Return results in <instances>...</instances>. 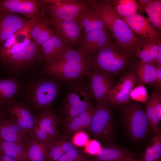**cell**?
<instances>
[{
	"label": "cell",
	"mask_w": 161,
	"mask_h": 161,
	"mask_svg": "<svg viewBox=\"0 0 161 161\" xmlns=\"http://www.w3.org/2000/svg\"><path fill=\"white\" fill-rule=\"evenodd\" d=\"M28 136L36 141L50 143L54 139H52L45 130L35 125Z\"/></svg>",
	"instance_id": "obj_36"
},
{
	"label": "cell",
	"mask_w": 161,
	"mask_h": 161,
	"mask_svg": "<svg viewBox=\"0 0 161 161\" xmlns=\"http://www.w3.org/2000/svg\"><path fill=\"white\" fill-rule=\"evenodd\" d=\"M1 106L0 105V118L5 114V112Z\"/></svg>",
	"instance_id": "obj_48"
},
{
	"label": "cell",
	"mask_w": 161,
	"mask_h": 161,
	"mask_svg": "<svg viewBox=\"0 0 161 161\" xmlns=\"http://www.w3.org/2000/svg\"><path fill=\"white\" fill-rule=\"evenodd\" d=\"M76 19L84 34L92 31L106 30L107 28L100 16L91 5Z\"/></svg>",
	"instance_id": "obj_20"
},
{
	"label": "cell",
	"mask_w": 161,
	"mask_h": 161,
	"mask_svg": "<svg viewBox=\"0 0 161 161\" xmlns=\"http://www.w3.org/2000/svg\"><path fill=\"white\" fill-rule=\"evenodd\" d=\"M42 59L40 47L32 41L23 50L13 55L3 61L15 72L27 69L37 60Z\"/></svg>",
	"instance_id": "obj_7"
},
{
	"label": "cell",
	"mask_w": 161,
	"mask_h": 161,
	"mask_svg": "<svg viewBox=\"0 0 161 161\" xmlns=\"http://www.w3.org/2000/svg\"><path fill=\"white\" fill-rule=\"evenodd\" d=\"M157 77L156 81V87L160 90L161 87V66L157 65L156 66Z\"/></svg>",
	"instance_id": "obj_43"
},
{
	"label": "cell",
	"mask_w": 161,
	"mask_h": 161,
	"mask_svg": "<svg viewBox=\"0 0 161 161\" xmlns=\"http://www.w3.org/2000/svg\"><path fill=\"white\" fill-rule=\"evenodd\" d=\"M1 139L0 138V151H1Z\"/></svg>",
	"instance_id": "obj_49"
},
{
	"label": "cell",
	"mask_w": 161,
	"mask_h": 161,
	"mask_svg": "<svg viewBox=\"0 0 161 161\" xmlns=\"http://www.w3.org/2000/svg\"><path fill=\"white\" fill-rule=\"evenodd\" d=\"M19 31L11 35L1 45L0 47V54L4 52L15 44L17 42V35Z\"/></svg>",
	"instance_id": "obj_42"
},
{
	"label": "cell",
	"mask_w": 161,
	"mask_h": 161,
	"mask_svg": "<svg viewBox=\"0 0 161 161\" xmlns=\"http://www.w3.org/2000/svg\"><path fill=\"white\" fill-rule=\"evenodd\" d=\"M9 116L29 135L35 126L37 120L25 106L15 102L6 111Z\"/></svg>",
	"instance_id": "obj_15"
},
{
	"label": "cell",
	"mask_w": 161,
	"mask_h": 161,
	"mask_svg": "<svg viewBox=\"0 0 161 161\" xmlns=\"http://www.w3.org/2000/svg\"><path fill=\"white\" fill-rule=\"evenodd\" d=\"M0 161H16L4 154L1 150L0 151Z\"/></svg>",
	"instance_id": "obj_45"
},
{
	"label": "cell",
	"mask_w": 161,
	"mask_h": 161,
	"mask_svg": "<svg viewBox=\"0 0 161 161\" xmlns=\"http://www.w3.org/2000/svg\"><path fill=\"white\" fill-rule=\"evenodd\" d=\"M65 105L67 114L66 120L78 116L92 105L88 101L85 92L80 89L69 92L66 97Z\"/></svg>",
	"instance_id": "obj_16"
},
{
	"label": "cell",
	"mask_w": 161,
	"mask_h": 161,
	"mask_svg": "<svg viewBox=\"0 0 161 161\" xmlns=\"http://www.w3.org/2000/svg\"><path fill=\"white\" fill-rule=\"evenodd\" d=\"M25 140L28 161H47L49 143L35 141L27 135Z\"/></svg>",
	"instance_id": "obj_22"
},
{
	"label": "cell",
	"mask_w": 161,
	"mask_h": 161,
	"mask_svg": "<svg viewBox=\"0 0 161 161\" xmlns=\"http://www.w3.org/2000/svg\"><path fill=\"white\" fill-rule=\"evenodd\" d=\"M122 18L134 34L141 39H148L160 42V32L154 27L148 18L137 13Z\"/></svg>",
	"instance_id": "obj_10"
},
{
	"label": "cell",
	"mask_w": 161,
	"mask_h": 161,
	"mask_svg": "<svg viewBox=\"0 0 161 161\" xmlns=\"http://www.w3.org/2000/svg\"><path fill=\"white\" fill-rule=\"evenodd\" d=\"M95 109L92 105L78 116L66 120L67 128L72 132L81 131L86 128L89 129L92 122Z\"/></svg>",
	"instance_id": "obj_24"
},
{
	"label": "cell",
	"mask_w": 161,
	"mask_h": 161,
	"mask_svg": "<svg viewBox=\"0 0 161 161\" xmlns=\"http://www.w3.org/2000/svg\"><path fill=\"white\" fill-rule=\"evenodd\" d=\"M82 161H83V160H82Z\"/></svg>",
	"instance_id": "obj_50"
},
{
	"label": "cell",
	"mask_w": 161,
	"mask_h": 161,
	"mask_svg": "<svg viewBox=\"0 0 161 161\" xmlns=\"http://www.w3.org/2000/svg\"><path fill=\"white\" fill-rule=\"evenodd\" d=\"M111 46L110 43L90 57L91 68L110 76L117 74L125 68L127 62L126 54Z\"/></svg>",
	"instance_id": "obj_3"
},
{
	"label": "cell",
	"mask_w": 161,
	"mask_h": 161,
	"mask_svg": "<svg viewBox=\"0 0 161 161\" xmlns=\"http://www.w3.org/2000/svg\"><path fill=\"white\" fill-rule=\"evenodd\" d=\"M91 69L90 62L77 63L53 59L45 62L41 73L67 81L87 75Z\"/></svg>",
	"instance_id": "obj_5"
},
{
	"label": "cell",
	"mask_w": 161,
	"mask_h": 161,
	"mask_svg": "<svg viewBox=\"0 0 161 161\" xmlns=\"http://www.w3.org/2000/svg\"><path fill=\"white\" fill-rule=\"evenodd\" d=\"M131 100L119 105L126 131L133 139L139 140L145 137L151 129L145 111L138 103Z\"/></svg>",
	"instance_id": "obj_2"
},
{
	"label": "cell",
	"mask_w": 161,
	"mask_h": 161,
	"mask_svg": "<svg viewBox=\"0 0 161 161\" xmlns=\"http://www.w3.org/2000/svg\"><path fill=\"white\" fill-rule=\"evenodd\" d=\"M111 1L115 10L121 17L132 15L137 13L139 9L138 3L134 0Z\"/></svg>",
	"instance_id": "obj_30"
},
{
	"label": "cell",
	"mask_w": 161,
	"mask_h": 161,
	"mask_svg": "<svg viewBox=\"0 0 161 161\" xmlns=\"http://www.w3.org/2000/svg\"><path fill=\"white\" fill-rule=\"evenodd\" d=\"M32 41L30 34L24 41L16 43L12 47L4 52L0 54V58L3 61L11 55L17 53L25 48Z\"/></svg>",
	"instance_id": "obj_34"
},
{
	"label": "cell",
	"mask_w": 161,
	"mask_h": 161,
	"mask_svg": "<svg viewBox=\"0 0 161 161\" xmlns=\"http://www.w3.org/2000/svg\"><path fill=\"white\" fill-rule=\"evenodd\" d=\"M1 151L16 161H28L26 146L1 139Z\"/></svg>",
	"instance_id": "obj_25"
},
{
	"label": "cell",
	"mask_w": 161,
	"mask_h": 161,
	"mask_svg": "<svg viewBox=\"0 0 161 161\" xmlns=\"http://www.w3.org/2000/svg\"><path fill=\"white\" fill-rule=\"evenodd\" d=\"M43 6L51 18L64 20L76 19L91 6L87 0H43Z\"/></svg>",
	"instance_id": "obj_6"
},
{
	"label": "cell",
	"mask_w": 161,
	"mask_h": 161,
	"mask_svg": "<svg viewBox=\"0 0 161 161\" xmlns=\"http://www.w3.org/2000/svg\"><path fill=\"white\" fill-rule=\"evenodd\" d=\"M129 151L115 145L101 147L97 154V161H123Z\"/></svg>",
	"instance_id": "obj_28"
},
{
	"label": "cell",
	"mask_w": 161,
	"mask_h": 161,
	"mask_svg": "<svg viewBox=\"0 0 161 161\" xmlns=\"http://www.w3.org/2000/svg\"><path fill=\"white\" fill-rule=\"evenodd\" d=\"M30 20L14 13L0 12V45L16 32L27 27Z\"/></svg>",
	"instance_id": "obj_13"
},
{
	"label": "cell",
	"mask_w": 161,
	"mask_h": 161,
	"mask_svg": "<svg viewBox=\"0 0 161 161\" xmlns=\"http://www.w3.org/2000/svg\"><path fill=\"white\" fill-rule=\"evenodd\" d=\"M87 1L112 32L122 51L126 54H134L140 39L117 13L112 1Z\"/></svg>",
	"instance_id": "obj_1"
},
{
	"label": "cell",
	"mask_w": 161,
	"mask_h": 161,
	"mask_svg": "<svg viewBox=\"0 0 161 161\" xmlns=\"http://www.w3.org/2000/svg\"><path fill=\"white\" fill-rule=\"evenodd\" d=\"M76 148L71 142L55 139L49 143L47 161H57L64 154Z\"/></svg>",
	"instance_id": "obj_27"
},
{
	"label": "cell",
	"mask_w": 161,
	"mask_h": 161,
	"mask_svg": "<svg viewBox=\"0 0 161 161\" xmlns=\"http://www.w3.org/2000/svg\"><path fill=\"white\" fill-rule=\"evenodd\" d=\"M54 32V35L40 47L42 59L45 62L58 58L72 47Z\"/></svg>",
	"instance_id": "obj_19"
},
{
	"label": "cell",
	"mask_w": 161,
	"mask_h": 161,
	"mask_svg": "<svg viewBox=\"0 0 161 161\" xmlns=\"http://www.w3.org/2000/svg\"><path fill=\"white\" fill-rule=\"evenodd\" d=\"M134 155V154L129 152L125 156L123 161H137L134 160L133 158V157Z\"/></svg>",
	"instance_id": "obj_47"
},
{
	"label": "cell",
	"mask_w": 161,
	"mask_h": 161,
	"mask_svg": "<svg viewBox=\"0 0 161 161\" xmlns=\"http://www.w3.org/2000/svg\"><path fill=\"white\" fill-rule=\"evenodd\" d=\"M152 24L160 32L161 28V1L153 0L144 10Z\"/></svg>",
	"instance_id": "obj_31"
},
{
	"label": "cell",
	"mask_w": 161,
	"mask_h": 161,
	"mask_svg": "<svg viewBox=\"0 0 161 161\" xmlns=\"http://www.w3.org/2000/svg\"><path fill=\"white\" fill-rule=\"evenodd\" d=\"M80 47L87 54L94 55L110 43L109 35L106 30L89 32L81 37Z\"/></svg>",
	"instance_id": "obj_18"
},
{
	"label": "cell",
	"mask_w": 161,
	"mask_h": 161,
	"mask_svg": "<svg viewBox=\"0 0 161 161\" xmlns=\"http://www.w3.org/2000/svg\"><path fill=\"white\" fill-rule=\"evenodd\" d=\"M83 159L80 151L76 148L64 154L57 161H82Z\"/></svg>",
	"instance_id": "obj_39"
},
{
	"label": "cell",
	"mask_w": 161,
	"mask_h": 161,
	"mask_svg": "<svg viewBox=\"0 0 161 161\" xmlns=\"http://www.w3.org/2000/svg\"><path fill=\"white\" fill-rule=\"evenodd\" d=\"M148 94L143 84L139 83L132 89L130 94L131 100L145 103L148 97Z\"/></svg>",
	"instance_id": "obj_35"
},
{
	"label": "cell",
	"mask_w": 161,
	"mask_h": 161,
	"mask_svg": "<svg viewBox=\"0 0 161 161\" xmlns=\"http://www.w3.org/2000/svg\"><path fill=\"white\" fill-rule=\"evenodd\" d=\"M89 141L87 134L82 131L76 132L72 140L73 143L79 146H85Z\"/></svg>",
	"instance_id": "obj_40"
},
{
	"label": "cell",
	"mask_w": 161,
	"mask_h": 161,
	"mask_svg": "<svg viewBox=\"0 0 161 161\" xmlns=\"http://www.w3.org/2000/svg\"><path fill=\"white\" fill-rule=\"evenodd\" d=\"M154 64L141 61L137 63L134 72L137 76L140 83L156 87L157 72Z\"/></svg>",
	"instance_id": "obj_23"
},
{
	"label": "cell",
	"mask_w": 161,
	"mask_h": 161,
	"mask_svg": "<svg viewBox=\"0 0 161 161\" xmlns=\"http://www.w3.org/2000/svg\"><path fill=\"white\" fill-rule=\"evenodd\" d=\"M50 23L54 28L53 31L72 47L79 41L82 30L76 19L67 20L51 18Z\"/></svg>",
	"instance_id": "obj_14"
},
{
	"label": "cell",
	"mask_w": 161,
	"mask_h": 161,
	"mask_svg": "<svg viewBox=\"0 0 161 161\" xmlns=\"http://www.w3.org/2000/svg\"><path fill=\"white\" fill-rule=\"evenodd\" d=\"M101 148L100 143L95 140L89 141L86 145L85 151L92 155H96Z\"/></svg>",
	"instance_id": "obj_41"
},
{
	"label": "cell",
	"mask_w": 161,
	"mask_h": 161,
	"mask_svg": "<svg viewBox=\"0 0 161 161\" xmlns=\"http://www.w3.org/2000/svg\"><path fill=\"white\" fill-rule=\"evenodd\" d=\"M151 144L146 149L141 160L139 161H159L161 156V131L155 134L151 140Z\"/></svg>",
	"instance_id": "obj_29"
},
{
	"label": "cell",
	"mask_w": 161,
	"mask_h": 161,
	"mask_svg": "<svg viewBox=\"0 0 161 161\" xmlns=\"http://www.w3.org/2000/svg\"><path fill=\"white\" fill-rule=\"evenodd\" d=\"M45 21L39 16L30 20V31L32 42H34L38 37L42 25Z\"/></svg>",
	"instance_id": "obj_38"
},
{
	"label": "cell",
	"mask_w": 161,
	"mask_h": 161,
	"mask_svg": "<svg viewBox=\"0 0 161 161\" xmlns=\"http://www.w3.org/2000/svg\"><path fill=\"white\" fill-rule=\"evenodd\" d=\"M48 23L46 20L44 21L42 25L39 36L34 42L38 46H40L54 35V31L50 28Z\"/></svg>",
	"instance_id": "obj_37"
},
{
	"label": "cell",
	"mask_w": 161,
	"mask_h": 161,
	"mask_svg": "<svg viewBox=\"0 0 161 161\" xmlns=\"http://www.w3.org/2000/svg\"><path fill=\"white\" fill-rule=\"evenodd\" d=\"M36 125L46 131L52 139L57 138L58 133L57 121L51 112L43 111L39 113Z\"/></svg>",
	"instance_id": "obj_26"
},
{
	"label": "cell",
	"mask_w": 161,
	"mask_h": 161,
	"mask_svg": "<svg viewBox=\"0 0 161 161\" xmlns=\"http://www.w3.org/2000/svg\"><path fill=\"white\" fill-rule=\"evenodd\" d=\"M43 0H1L0 12L22 14L31 20L39 16Z\"/></svg>",
	"instance_id": "obj_8"
},
{
	"label": "cell",
	"mask_w": 161,
	"mask_h": 161,
	"mask_svg": "<svg viewBox=\"0 0 161 161\" xmlns=\"http://www.w3.org/2000/svg\"><path fill=\"white\" fill-rule=\"evenodd\" d=\"M97 102L89 129L99 138L113 141L114 139L113 113L115 106L109 100Z\"/></svg>",
	"instance_id": "obj_4"
},
{
	"label": "cell",
	"mask_w": 161,
	"mask_h": 161,
	"mask_svg": "<svg viewBox=\"0 0 161 161\" xmlns=\"http://www.w3.org/2000/svg\"><path fill=\"white\" fill-rule=\"evenodd\" d=\"M157 64L161 66V43L158 45V55Z\"/></svg>",
	"instance_id": "obj_46"
},
{
	"label": "cell",
	"mask_w": 161,
	"mask_h": 161,
	"mask_svg": "<svg viewBox=\"0 0 161 161\" xmlns=\"http://www.w3.org/2000/svg\"><path fill=\"white\" fill-rule=\"evenodd\" d=\"M153 41H154L148 39H140L134 54L135 55L139 58L141 61L144 62L154 63L151 52V46Z\"/></svg>",
	"instance_id": "obj_32"
},
{
	"label": "cell",
	"mask_w": 161,
	"mask_h": 161,
	"mask_svg": "<svg viewBox=\"0 0 161 161\" xmlns=\"http://www.w3.org/2000/svg\"><path fill=\"white\" fill-rule=\"evenodd\" d=\"M140 83L138 77L130 71L120 78L117 84L110 92L108 100L115 106L127 103L131 100L130 94L135 85Z\"/></svg>",
	"instance_id": "obj_11"
},
{
	"label": "cell",
	"mask_w": 161,
	"mask_h": 161,
	"mask_svg": "<svg viewBox=\"0 0 161 161\" xmlns=\"http://www.w3.org/2000/svg\"><path fill=\"white\" fill-rule=\"evenodd\" d=\"M151 0H137L139 5V8L144 11L146 8L151 3Z\"/></svg>",
	"instance_id": "obj_44"
},
{
	"label": "cell",
	"mask_w": 161,
	"mask_h": 161,
	"mask_svg": "<svg viewBox=\"0 0 161 161\" xmlns=\"http://www.w3.org/2000/svg\"><path fill=\"white\" fill-rule=\"evenodd\" d=\"M20 85L15 79H0V105L7 108L16 102Z\"/></svg>",
	"instance_id": "obj_21"
},
{
	"label": "cell",
	"mask_w": 161,
	"mask_h": 161,
	"mask_svg": "<svg viewBox=\"0 0 161 161\" xmlns=\"http://www.w3.org/2000/svg\"><path fill=\"white\" fill-rule=\"evenodd\" d=\"M26 133L5 113L0 118V138L3 140L26 145Z\"/></svg>",
	"instance_id": "obj_17"
},
{
	"label": "cell",
	"mask_w": 161,
	"mask_h": 161,
	"mask_svg": "<svg viewBox=\"0 0 161 161\" xmlns=\"http://www.w3.org/2000/svg\"><path fill=\"white\" fill-rule=\"evenodd\" d=\"M161 120V92H157L155 101V110L150 126L151 129L155 134L160 131L159 124Z\"/></svg>",
	"instance_id": "obj_33"
},
{
	"label": "cell",
	"mask_w": 161,
	"mask_h": 161,
	"mask_svg": "<svg viewBox=\"0 0 161 161\" xmlns=\"http://www.w3.org/2000/svg\"><path fill=\"white\" fill-rule=\"evenodd\" d=\"M87 75L89 77L91 89L95 98L97 101L108 100L109 93L115 86L111 76L92 69Z\"/></svg>",
	"instance_id": "obj_12"
},
{
	"label": "cell",
	"mask_w": 161,
	"mask_h": 161,
	"mask_svg": "<svg viewBox=\"0 0 161 161\" xmlns=\"http://www.w3.org/2000/svg\"><path fill=\"white\" fill-rule=\"evenodd\" d=\"M58 91L57 86L53 81H43L33 87L30 92V99L35 107L44 110L55 99Z\"/></svg>",
	"instance_id": "obj_9"
}]
</instances>
